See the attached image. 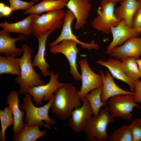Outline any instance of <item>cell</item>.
I'll use <instances>...</instances> for the list:
<instances>
[{
	"mask_svg": "<svg viewBox=\"0 0 141 141\" xmlns=\"http://www.w3.org/2000/svg\"><path fill=\"white\" fill-rule=\"evenodd\" d=\"M81 71V85L78 91L81 99L92 90L98 88L102 84L100 75L95 73L91 68L86 58L80 60L78 62Z\"/></svg>",
	"mask_w": 141,
	"mask_h": 141,
	"instance_id": "obj_11",
	"label": "cell"
},
{
	"mask_svg": "<svg viewBox=\"0 0 141 141\" xmlns=\"http://www.w3.org/2000/svg\"><path fill=\"white\" fill-rule=\"evenodd\" d=\"M75 18L72 12L68 10L66 12L63 19L61 33L58 37L54 41L50 43V47L56 45L64 40H71L76 42L84 48L88 50H97L99 47V45L96 43H87L79 39L73 33L72 28V24Z\"/></svg>",
	"mask_w": 141,
	"mask_h": 141,
	"instance_id": "obj_10",
	"label": "cell"
},
{
	"mask_svg": "<svg viewBox=\"0 0 141 141\" xmlns=\"http://www.w3.org/2000/svg\"><path fill=\"white\" fill-rule=\"evenodd\" d=\"M99 72L102 81L101 99L103 102L107 103L110 98L118 95H134L133 92L125 90L118 86L114 81V77L108 70L106 71L105 74L101 70Z\"/></svg>",
	"mask_w": 141,
	"mask_h": 141,
	"instance_id": "obj_17",
	"label": "cell"
},
{
	"mask_svg": "<svg viewBox=\"0 0 141 141\" xmlns=\"http://www.w3.org/2000/svg\"><path fill=\"white\" fill-rule=\"evenodd\" d=\"M66 7L75 18L74 28L78 30L83 27L92 7L90 0H68Z\"/></svg>",
	"mask_w": 141,
	"mask_h": 141,
	"instance_id": "obj_14",
	"label": "cell"
},
{
	"mask_svg": "<svg viewBox=\"0 0 141 141\" xmlns=\"http://www.w3.org/2000/svg\"><path fill=\"white\" fill-rule=\"evenodd\" d=\"M41 0H32V1L34 2H38Z\"/></svg>",
	"mask_w": 141,
	"mask_h": 141,
	"instance_id": "obj_37",
	"label": "cell"
},
{
	"mask_svg": "<svg viewBox=\"0 0 141 141\" xmlns=\"http://www.w3.org/2000/svg\"><path fill=\"white\" fill-rule=\"evenodd\" d=\"M141 3V0H137Z\"/></svg>",
	"mask_w": 141,
	"mask_h": 141,
	"instance_id": "obj_38",
	"label": "cell"
},
{
	"mask_svg": "<svg viewBox=\"0 0 141 141\" xmlns=\"http://www.w3.org/2000/svg\"><path fill=\"white\" fill-rule=\"evenodd\" d=\"M107 104L102 108L97 116L92 115L87 121L84 130L86 139L90 141H108V125L114 121Z\"/></svg>",
	"mask_w": 141,
	"mask_h": 141,
	"instance_id": "obj_3",
	"label": "cell"
},
{
	"mask_svg": "<svg viewBox=\"0 0 141 141\" xmlns=\"http://www.w3.org/2000/svg\"><path fill=\"white\" fill-rule=\"evenodd\" d=\"M23 53L19 58L20 74L15 77L16 83L20 86L19 92L21 95L27 93L29 88L44 85V81L41 79L40 74L35 72L31 61L33 52V49L26 44L22 45Z\"/></svg>",
	"mask_w": 141,
	"mask_h": 141,
	"instance_id": "obj_2",
	"label": "cell"
},
{
	"mask_svg": "<svg viewBox=\"0 0 141 141\" xmlns=\"http://www.w3.org/2000/svg\"><path fill=\"white\" fill-rule=\"evenodd\" d=\"M131 27L139 34H141V7L137 11L133 17Z\"/></svg>",
	"mask_w": 141,
	"mask_h": 141,
	"instance_id": "obj_32",
	"label": "cell"
},
{
	"mask_svg": "<svg viewBox=\"0 0 141 141\" xmlns=\"http://www.w3.org/2000/svg\"><path fill=\"white\" fill-rule=\"evenodd\" d=\"M136 59L127 57L120 59L122 69L126 74L134 81L141 77Z\"/></svg>",
	"mask_w": 141,
	"mask_h": 141,
	"instance_id": "obj_27",
	"label": "cell"
},
{
	"mask_svg": "<svg viewBox=\"0 0 141 141\" xmlns=\"http://www.w3.org/2000/svg\"><path fill=\"white\" fill-rule=\"evenodd\" d=\"M49 75V81L46 84L29 88L28 90L27 93L32 97V101L35 102L36 105L42 104L43 100L46 101L51 99L63 83L59 81L58 73L52 71L50 72Z\"/></svg>",
	"mask_w": 141,
	"mask_h": 141,
	"instance_id": "obj_8",
	"label": "cell"
},
{
	"mask_svg": "<svg viewBox=\"0 0 141 141\" xmlns=\"http://www.w3.org/2000/svg\"><path fill=\"white\" fill-rule=\"evenodd\" d=\"M82 104L78 91L71 83H63L54 93L51 108L59 119H68L72 111Z\"/></svg>",
	"mask_w": 141,
	"mask_h": 141,
	"instance_id": "obj_1",
	"label": "cell"
},
{
	"mask_svg": "<svg viewBox=\"0 0 141 141\" xmlns=\"http://www.w3.org/2000/svg\"><path fill=\"white\" fill-rule=\"evenodd\" d=\"M120 3V5L115 9V14L118 19L124 20L131 27L133 17L141 7V3L137 0H122Z\"/></svg>",
	"mask_w": 141,
	"mask_h": 141,
	"instance_id": "obj_21",
	"label": "cell"
},
{
	"mask_svg": "<svg viewBox=\"0 0 141 141\" xmlns=\"http://www.w3.org/2000/svg\"><path fill=\"white\" fill-rule=\"evenodd\" d=\"M81 101L82 105L73 110L68 119L69 126L76 133L84 131L87 121L93 115L91 108L86 99L84 97Z\"/></svg>",
	"mask_w": 141,
	"mask_h": 141,
	"instance_id": "obj_12",
	"label": "cell"
},
{
	"mask_svg": "<svg viewBox=\"0 0 141 141\" xmlns=\"http://www.w3.org/2000/svg\"><path fill=\"white\" fill-rule=\"evenodd\" d=\"M109 111L114 118H119L131 121L133 118L132 112L135 107L140 109L135 101L134 95H120L113 97L107 101Z\"/></svg>",
	"mask_w": 141,
	"mask_h": 141,
	"instance_id": "obj_7",
	"label": "cell"
},
{
	"mask_svg": "<svg viewBox=\"0 0 141 141\" xmlns=\"http://www.w3.org/2000/svg\"><path fill=\"white\" fill-rule=\"evenodd\" d=\"M34 15H28L23 20L10 23L4 20L0 23V27L10 33L29 36L32 33V25Z\"/></svg>",
	"mask_w": 141,
	"mask_h": 141,
	"instance_id": "obj_23",
	"label": "cell"
},
{
	"mask_svg": "<svg viewBox=\"0 0 141 141\" xmlns=\"http://www.w3.org/2000/svg\"><path fill=\"white\" fill-rule=\"evenodd\" d=\"M44 125L38 124L31 126L25 125L22 130L13 138L14 141H35L39 138L47 135L46 130L40 131V128Z\"/></svg>",
	"mask_w": 141,
	"mask_h": 141,
	"instance_id": "obj_24",
	"label": "cell"
},
{
	"mask_svg": "<svg viewBox=\"0 0 141 141\" xmlns=\"http://www.w3.org/2000/svg\"><path fill=\"white\" fill-rule=\"evenodd\" d=\"M111 32L113 38L106 49V53L108 55L115 48L139 35L135 30L127 26L123 20H121L118 24L112 28Z\"/></svg>",
	"mask_w": 141,
	"mask_h": 141,
	"instance_id": "obj_15",
	"label": "cell"
},
{
	"mask_svg": "<svg viewBox=\"0 0 141 141\" xmlns=\"http://www.w3.org/2000/svg\"><path fill=\"white\" fill-rule=\"evenodd\" d=\"M25 95L23 103L20 107L21 110H25L26 112L25 125L31 126L41 124L49 128L51 125L56 124L55 121L51 119L48 114L54 96L47 104L42 107H37L33 104L32 96L27 93Z\"/></svg>",
	"mask_w": 141,
	"mask_h": 141,
	"instance_id": "obj_4",
	"label": "cell"
},
{
	"mask_svg": "<svg viewBox=\"0 0 141 141\" xmlns=\"http://www.w3.org/2000/svg\"><path fill=\"white\" fill-rule=\"evenodd\" d=\"M108 141H133L129 125H125L109 135Z\"/></svg>",
	"mask_w": 141,
	"mask_h": 141,
	"instance_id": "obj_29",
	"label": "cell"
},
{
	"mask_svg": "<svg viewBox=\"0 0 141 141\" xmlns=\"http://www.w3.org/2000/svg\"><path fill=\"white\" fill-rule=\"evenodd\" d=\"M68 0H42L23 12V14L39 15L44 12L63 9Z\"/></svg>",
	"mask_w": 141,
	"mask_h": 141,
	"instance_id": "obj_22",
	"label": "cell"
},
{
	"mask_svg": "<svg viewBox=\"0 0 141 141\" xmlns=\"http://www.w3.org/2000/svg\"><path fill=\"white\" fill-rule=\"evenodd\" d=\"M75 42L66 40L58 44L51 47L50 52L53 54L61 53L64 55L68 60L70 72L72 77L76 80H81V75L78 69L77 56L79 49Z\"/></svg>",
	"mask_w": 141,
	"mask_h": 141,
	"instance_id": "obj_9",
	"label": "cell"
},
{
	"mask_svg": "<svg viewBox=\"0 0 141 141\" xmlns=\"http://www.w3.org/2000/svg\"><path fill=\"white\" fill-rule=\"evenodd\" d=\"M26 37L20 34L17 37L12 38L10 32L3 28L0 31V52L6 56L16 57L22 55L23 53L22 48L17 47L15 42L25 40Z\"/></svg>",
	"mask_w": 141,
	"mask_h": 141,
	"instance_id": "obj_16",
	"label": "cell"
},
{
	"mask_svg": "<svg viewBox=\"0 0 141 141\" xmlns=\"http://www.w3.org/2000/svg\"><path fill=\"white\" fill-rule=\"evenodd\" d=\"M129 125L133 141H141V119L137 117L132 120Z\"/></svg>",
	"mask_w": 141,
	"mask_h": 141,
	"instance_id": "obj_30",
	"label": "cell"
},
{
	"mask_svg": "<svg viewBox=\"0 0 141 141\" xmlns=\"http://www.w3.org/2000/svg\"><path fill=\"white\" fill-rule=\"evenodd\" d=\"M116 4L111 2L101 0L100 6L97 10L98 15L91 23L93 28L105 34L111 32L112 28L121 20L115 14Z\"/></svg>",
	"mask_w": 141,
	"mask_h": 141,
	"instance_id": "obj_6",
	"label": "cell"
},
{
	"mask_svg": "<svg viewBox=\"0 0 141 141\" xmlns=\"http://www.w3.org/2000/svg\"><path fill=\"white\" fill-rule=\"evenodd\" d=\"M10 74L19 76L20 68L19 58L0 55V74Z\"/></svg>",
	"mask_w": 141,
	"mask_h": 141,
	"instance_id": "obj_25",
	"label": "cell"
},
{
	"mask_svg": "<svg viewBox=\"0 0 141 141\" xmlns=\"http://www.w3.org/2000/svg\"><path fill=\"white\" fill-rule=\"evenodd\" d=\"M108 55L118 60L127 57L139 58L141 56V36L129 39L113 49Z\"/></svg>",
	"mask_w": 141,
	"mask_h": 141,
	"instance_id": "obj_13",
	"label": "cell"
},
{
	"mask_svg": "<svg viewBox=\"0 0 141 141\" xmlns=\"http://www.w3.org/2000/svg\"><path fill=\"white\" fill-rule=\"evenodd\" d=\"M107 1L115 3L118 2H120L122 0H105Z\"/></svg>",
	"mask_w": 141,
	"mask_h": 141,
	"instance_id": "obj_36",
	"label": "cell"
},
{
	"mask_svg": "<svg viewBox=\"0 0 141 141\" xmlns=\"http://www.w3.org/2000/svg\"><path fill=\"white\" fill-rule=\"evenodd\" d=\"M13 11L19 10H25L34 5L33 1L26 2L21 0H8Z\"/></svg>",
	"mask_w": 141,
	"mask_h": 141,
	"instance_id": "obj_31",
	"label": "cell"
},
{
	"mask_svg": "<svg viewBox=\"0 0 141 141\" xmlns=\"http://www.w3.org/2000/svg\"><path fill=\"white\" fill-rule=\"evenodd\" d=\"M6 103L12 112L14 119L13 130L15 135L21 132L25 124L23 122L24 112L19 107V95L17 91L13 90L10 92L7 97Z\"/></svg>",
	"mask_w": 141,
	"mask_h": 141,
	"instance_id": "obj_19",
	"label": "cell"
},
{
	"mask_svg": "<svg viewBox=\"0 0 141 141\" xmlns=\"http://www.w3.org/2000/svg\"><path fill=\"white\" fill-rule=\"evenodd\" d=\"M134 93L135 101L137 103H141V80L139 79L134 82Z\"/></svg>",
	"mask_w": 141,
	"mask_h": 141,
	"instance_id": "obj_33",
	"label": "cell"
},
{
	"mask_svg": "<svg viewBox=\"0 0 141 141\" xmlns=\"http://www.w3.org/2000/svg\"><path fill=\"white\" fill-rule=\"evenodd\" d=\"M96 63L107 67L114 78L127 84L130 91L134 93V81L125 73L122 67L120 60L110 58L106 61L98 60Z\"/></svg>",
	"mask_w": 141,
	"mask_h": 141,
	"instance_id": "obj_18",
	"label": "cell"
},
{
	"mask_svg": "<svg viewBox=\"0 0 141 141\" xmlns=\"http://www.w3.org/2000/svg\"><path fill=\"white\" fill-rule=\"evenodd\" d=\"M13 11L10 6L5 5L3 9L0 11V17L9 16Z\"/></svg>",
	"mask_w": 141,
	"mask_h": 141,
	"instance_id": "obj_34",
	"label": "cell"
},
{
	"mask_svg": "<svg viewBox=\"0 0 141 141\" xmlns=\"http://www.w3.org/2000/svg\"><path fill=\"white\" fill-rule=\"evenodd\" d=\"M11 109L9 106L0 110V119L1 129L0 132V140L5 141V132L9 126L13 125L14 119Z\"/></svg>",
	"mask_w": 141,
	"mask_h": 141,
	"instance_id": "obj_28",
	"label": "cell"
},
{
	"mask_svg": "<svg viewBox=\"0 0 141 141\" xmlns=\"http://www.w3.org/2000/svg\"><path fill=\"white\" fill-rule=\"evenodd\" d=\"M102 85L93 89L86 94L85 97L89 103L93 115L97 116L102 108L107 104L101 99Z\"/></svg>",
	"mask_w": 141,
	"mask_h": 141,
	"instance_id": "obj_26",
	"label": "cell"
},
{
	"mask_svg": "<svg viewBox=\"0 0 141 141\" xmlns=\"http://www.w3.org/2000/svg\"><path fill=\"white\" fill-rule=\"evenodd\" d=\"M66 12L63 9L34 15L32 33L37 37L49 31H55L62 27Z\"/></svg>",
	"mask_w": 141,
	"mask_h": 141,
	"instance_id": "obj_5",
	"label": "cell"
},
{
	"mask_svg": "<svg viewBox=\"0 0 141 141\" xmlns=\"http://www.w3.org/2000/svg\"><path fill=\"white\" fill-rule=\"evenodd\" d=\"M52 32L49 31L36 37L38 43V50L32 62L33 67L39 68L45 77L49 75L50 72L48 69L49 64L45 59L46 42L48 37Z\"/></svg>",
	"mask_w": 141,
	"mask_h": 141,
	"instance_id": "obj_20",
	"label": "cell"
},
{
	"mask_svg": "<svg viewBox=\"0 0 141 141\" xmlns=\"http://www.w3.org/2000/svg\"><path fill=\"white\" fill-rule=\"evenodd\" d=\"M136 61L141 75V58L136 59Z\"/></svg>",
	"mask_w": 141,
	"mask_h": 141,
	"instance_id": "obj_35",
	"label": "cell"
}]
</instances>
